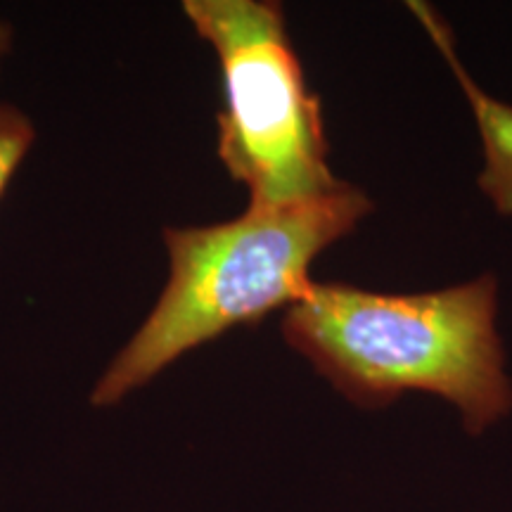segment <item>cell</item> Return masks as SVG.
<instances>
[{"instance_id": "cell-1", "label": "cell", "mask_w": 512, "mask_h": 512, "mask_svg": "<svg viewBox=\"0 0 512 512\" xmlns=\"http://www.w3.org/2000/svg\"><path fill=\"white\" fill-rule=\"evenodd\" d=\"M280 330L287 347L363 411L432 394L456 408L472 437L512 413L494 273L411 294L313 283L285 309Z\"/></svg>"}, {"instance_id": "cell-2", "label": "cell", "mask_w": 512, "mask_h": 512, "mask_svg": "<svg viewBox=\"0 0 512 512\" xmlns=\"http://www.w3.org/2000/svg\"><path fill=\"white\" fill-rule=\"evenodd\" d=\"M370 214L368 192L344 181L313 200L249 204L230 221L166 228L169 280L155 309L93 387V406H114L185 351L235 325L290 309L311 290L313 261Z\"/></svg>"}, {"instance_id": "cell-3", "label": "cell", "mask_w": 512, "mask_h": 512, "mask_svg": "<svg viewBox=\"0 0 512 512\" xmlns=\"http://www.w3.org/2000/svg\"><path fill=\"white\" fill-rule=\"evenodd\" d=\"M185 17L221 67L219 159L249 204L313 200L332 174L323 105L306 83L285 12L268 0H185Z\"/></svg>"}, {"instance_id": "cell-4", "label": "cell", "mask_w": 512, "mask_h": 512, "mask_svg": "<svg viewBox=\"0 0 512 512\" xmlns=\"http://www.w3.org/2000/svg\"><path fill=\"white\" fill-rule=\"evenodd\" d=\"M408 10L432 38L434 48H439L451 74L456 76L472 117H475L484 152V166L477 176V188L482 190V195L489 200L498 216L512 219V105L486 93L472 79L465 64L460 62L451 27L432 5L413 0V3H408Z\"/></svg>"}, {"instance_id": "cell-5", "label": "cell", "mask_w": 512, "mask_h": 512, "mask_svg": "<svg viewBox=\"0 0 512 512\" xmlns=\"http://www.w3.org/2000/svg\"><path fill=\"white\" fill-rule=\"evenodd\" d=\"M34 126L17 107L0 105V195L34 143Z\"/></svg>"}, {"instance_id": "cell-6", "label": "cell", "mask_w": 512, "mask_h": 512, "mask_svg": "<svg viewBox=\"0 0 512 512\" xmlns=\"http://www.w3.org/2000/svg\"><path fill=\"white\" fill-rule=\"evenodd\" d=\"M10 29L5 27V24H0V57L10 50Z\"/></svg>"}]
</instances>
